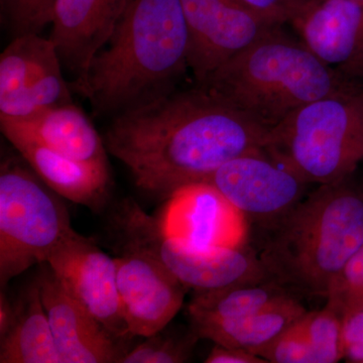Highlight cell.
Wrapping results in <instances>:
<instances>
[{
  "instance_id": "cell-4",
  "label": "cell",
  "mask_w": 363,
  "mask_h": 363,
  "mask_svg": "<svg viewBox=\"0 0 363 363\" xmlns=\"http://www.w3.org/2000/svg\"><path fill=\"white\" fill-rule=\"evenodd\" d=\"M283 26L198 84L267 130L303 105L360 82L327 66Z\"/></svg>"
},
{
  "instance_id": "cell-21",
  "label": "cell",
  "mask_w": 363,
  "mask_h": 363,
  "mask_svg": "<svg viewBox=\"0 0 363 363\" xmlns=\"http://www.w3.org/2000/svg\"><path fill=\"white\" fill-rule=\"evenodd\" d=\"M288 295L290 292L272 279L195 292L188 306L189 319L191 326L240 319L262 311Z\"/></svg>"
},
{
  "instance_id": "cell-5",
  "label": "cell",
  "mask_w": 363,
  "mask_h": 363,
  "mask_svg": "<svg viewBox=\"0 0 363 363\" xmlns=\"http://www.w3.org/2000/svg\"><path fill=\"white\" fill-rule=\"evenodd\" d=\"M264 149L310 185L353 176L363 161V83L296 109L267 131Z\"/></svg>"
},
{
  "instance_id": "cell-22",
  "label": "cell",
  "mask_w": 363,
  "mask_h": 363,
  "mask_svg": "<svg viewBox=\"0 0 363 363\" xmlns=\"http://www.w3.org/2000/svg\"><path fill=\"white\" fill-rule=\"evenodd\" d=\"M300 324L316 363H336L344 359L343 315L327 303L318 311L306 312Z\"/></svg>"
},
{
  "instance_id": "cell-11",
  "label": "cell",
  "mask_w": 363,
  "mask_h": 363,
  "mask_svg": "<svg viewBox=\"0 0 363 363\" xmlns=\"http://www.w3.org/2000/svg\"><path fill=\"white\" fill-rule=\"evenodd\" d=\"M47 264L64 291L114 337H130L117 288L116 259L76 233L50 255Z\"/></svg>"
},
{
  "instance_id": "cell-27",
  "label": "cell",
  "mask_w": 363,
  "mask_h": 363,
  "mask_svg": "<svg viewBox=\"0 0 363 363\" xmlns=\"http://www.w3.org/2000/svg\"><path fill=\"white\" fill-rule=\"evenodd\" d=\"M255 13L279 26L290 23L309 0H238Z\"/></svg>"
},
{
  "instance_id": "cell-9",
  "label": "cell",
  "mask_w": 363,
  "mask_h": 363,
  "mask_svg": "<svg viewBox=\"0 0 363 363\" xmlns=\"http://www.w3.org/2000/svg\"><path fill=\"white\" fill-rule=\"evenodd\" d=\"M62 66L50 38L14 37L0 56V117L23 118L71 104Z\"/></svg>"
},
{
  "instance_id": "cell-7",
  "label": "cell",
  "mask_w": 363,
  "mask_h": 363,
  "mask_svg": "<svg viewBox=\"0 0 363 363\" xmlns=\"http://www.w3.org/2000/svg\"><path fill=\"white\" fill-rule=\"evenodd\" d=\"M126 248L154 257L187 290H219L269 278L259 257L242 247L199 248L168 235L160 223L135 203L123 206L121 220Z\"/></svg>"
},
{
  "instance_id": "cell-23",
  "label": "cell",
  "mask_w": 363,
  "mask_h": 363,
  "mask_svg": "<svg viewBox=\"0 0 363 363\" xmlns=\"http://www.w3.org/2000/svg\"><path fill=\"white\" fill-rule=\"evenodd\" d=\"M164 329L147 337L133 350L124 353L119 363H181L188 362L197 340L194 331L188 335L164 334Z\"/></svg>"
},
{
  "instance_id": "cell-17",
  "label": "cell",
  "mask_w": 363,
  "mask_h": 363,
  "mask_svg": "<svg viewBox=\"0 0 363 363\" xmlns=\"http://www.w3.org/2000/svg\"><path fill=\"white\" fill-rule=\"evenodd\" d=\"M0 128L7 140L25 138L79 161L108 164L104 140L72 102L23 118L0 117Z\"/></svg>"
},
{
  "instance_id": "cell-6",
  "label": "cell",
  "mask_w": 363,
  "mask_h": 363,
  "mask_svg": "<svg viewBox=\"0 0 363 363\" xmlns=\"http://www.w3.org/2000/svg\"><path fill=\"white\" fill-rule=\"evenodd\" d=\"M37 175L4 162L0 171V285L7 284L76 233L63 203Z\"/></svg>"
},
{
  "instance_id": "cell-25",
  "label": "cell",
  "mask_w": 363,
  "mask_h": 363,
  "mask_svg": "<svg viewBox=\"0 0 363 363\" xmlns=\"http://www.w3.org/2000/svg\"><path fill=\"white\" fill-rule=\"evenodd\" d=\"M326 300L343 316L363 307V245L334 279Z\"/></svg>"
},
{
  "instance_id": "cell-30",
  "label": "cell",
  "mask_w": 363,
  "mask_h": 363,
  "mask_svg": "<svg viewBox=\"0 0 363 363\" xmlns=\"http://www.w3.org/2000/svg\"><path fill=\"white\" fill-rule=\"evenodd\" d=\"M16 313V307L11 305V302L7 300L6 294L1 292L0 296V337L6 335L9 331V327L13 323Z\"/></svg>"
},
{
  "instance_id": "cell-3",
  "label": "cell",
  "mask_w": 363,
  "mask_h": 363,
  "mask_svg": "<svg viewBox=\"0 0 363 363\" xmlns=\"http://www.w3.org/2000/svg\"><path fill=\"white\" fill-rule=\"evenodd\" d=\"M267 229L259 259L269 278L286 290L326 298L363 245V192L352 176L318 185Z\"/></svg>"
},
{
  "instance_id": "cell-10",
  "label": "cell",
  "mask_w": 363,
  "mask_h": 363,
  "mask_svg": "<svg viewBox=\"0 0 363 363\" xmlns=\"http://www.w3.org/2000/svg\"><path fill=\"white\" fill-rule=\"evenodd\" d=\"M205 183L216 189L245 218L266 227L293 209L310 186L264 149L234 157Z\"/></svg>"
},
{
  "instance_id": "cell-1",
  "label": "cell",
  "mask_w": 363,
  "mask_h": 363,
  "mask_svg": "<svg viewBox=\"0 0 363 363\" xmlns=\"http://www.w3.org/2000/svg\"><path fill=\"white\" fill-rule=\"evenodd\" d=\"M267 131L197 86L116 114L104 143L136 187L169 198L234 157L264 149Z\"/></svg>"
},
{
  "instance_id": "cell-14",
  "label": "cell",
  "mask_w": 363,
  "mask_h": 363,
  "mask_svg": "<svg viewBox=\"0 0 363 363\" xmlns=\"http://www.w3.org/2000/svg\"><path fill=\"white\" fill-rule=\"evenodd\" d=\"M159 220L168 235L199 248L242 247L247 235L245 215L205 182L171 196Z\"/></svg>"
},
{
  "instance_id": "cell-2",
  "label": "cell",
  "mask_w": 363,
  "mask_h": 363,
  "mask_svg": "<svg viewBox=\"0 0 363 363\" xmlns=\"http://www.w3.org/2000/svg\"><path fill=\"white\" fill-rule=\"evenodd\" d=\"M106 45L83 94L98 112L116 116L171 92L189 68L181 0H125Z\"/></svg>"
},
{
  "instance_id": "cell-29",
  "label": "cell",
  "mask_w": 363,
  "mask_h": 363,
  "mask_svg": "<svg viewBox=\"0 0 363 363\" xmlns=\"http://www.w3.org/2000/svg\"><path fill=\"white\" fill-rule=\"evenodd\" d=\"M206 363H267L266 360L257 357L250 351L240 348L215 344L209 355L205 359Z\"/></svg>"
},
{
  "instance_id": "cell-20",
  "label": "cell",
  "mask_w": 363,
  "mask_h": 363,
  "mask_svg": "<svg viewBox=\"0 0 363 363\" xmlns=\"http://www.w3.org/2000/svg\"><path fill=\"white\" fill-rule=\"evenodd\" d=\"M0 363H61L38 279L23 294L1 337Z\"/></svg>"
},
{
  "instance_id": "cell-26",
  "label": "cell",
  "mask_w": 363,
  "mask_h": 363,
  "mask_svg": "<svg viewBox=\"0 0 363 363\" xmlns=\"http://www.w3.org/2000/svg\"><path fill=\"white\" fill-rule=\"evenodd\" d=\"M267 362L316 363L300 319L257 353Z\"/></svg>"
},
{
  "instance_id": "cell-16",
  "label": "cell",
  "mask_w": 363,
  "mask_h": 363,
  "mask_svg": "<svg viewBox=\"0 0 363 363\" xmlns=\"http://www.w3.org/2000/svg\"><path fill=\"white\" fill-rule=\"evenodd\" d=\"M61 363L119 362L116 337L64 291L51 272L38 279Z\"/></svg>"
},
{
  "instance_id": "cell-18",
  "label": "cell",
  "mask_w": 363,
  "mask_h": 363,
  "mask_svg": "<svg viewBox=\"0 0 363 363\" xmlns=\"http://www.w3.org/2000/svg\"><path fill=\"white\" fill-rule=\"evenodd\" d=\"M9 140L57 195L92 210L104 204L111 182L108 164L79 161L25 138Z\"/></svg>"
},
{
  "instance_id": "cell-8",
  "label": "cell",
  "mask_w": 363,
  "mask_h": 363,
  "mask_svg": "<svg viewBox=\"0 0 363 363\" xmlns=\"http://www.w3.org/2000/svg\"><path fill=\"white\" fill-rule=\"evenodd\" d=\"M188 30V67L198 84L279 25L238 0H181Z\"/></svg>"
},
{
  "instance_id": "cell-28",
  "label": "cell",
  "mask_w": 363,
  "mask_h": 363,
  "mask_svg": "<svg viewBox=\"0 0 363 363\" xmlns=\"http://www.w3.org/2000/svg\"><path fill=\"white\" fill-rule=\"evenodd\" d=\"M344 359L363 363V307L343 316Z\"/></svg>"
},
{
  "instance_id": "cell-15",
  "label": "cell",
  "mask_w": 363,
  "mask_h": 363,
  "mask_svg": "<svg viewBox=\"0 0 363 363\" xmlns=\"http://www.w3.org/2000/svg\"><path fill=\"white\" fill-rule=\"evenodd\" d=\"M125 0H55L50 40L84 94L91 64L114 32Z\"/></svg>"
},
{
  "instance_id": "cell-19",
  "label": "cell",
  "mask_w": 363,
  "mask_h": 363,
  "mask_svg": "<svg viewBox=\"0 0 363 363\" xmlns=\"http://www.w3.org/2000/svg\"><path fill=\"white\" fill-rule=\"evenodd\" d=\"M306 312L307 310L300 301L288 295L250 316L230 321L194 325L191 328L199 338L209 339L219 345L240 348L257 354Z\"/></svg>"
},
{
  "instance_id": "cell-13",
  "label": "cell",
  "mask_w": 363,
  "mask_h": 363,
  "mask_svg": "<svg viewBox=\"0 0 363 363\" xmlns=\"http://www.w3.org/2000/svg\"><path fill=\"white\" fill-rule=\"evenodd\" d=\"M289 25L318 58L363 83V2L309 0Z\"/></svg>"
},
{
  "instance_id": "cell-24",
  "label": "cell",
  "mask_w": 363,
  "mask_h": 363,
  "mask_svg": "<svg viewBox=\"0 0 363 363\" xmlns=\"http://www.w3.org/2000/svg\"><path fill=\"white\" fill-rule=\"evenodd\" d=\"M1 16L16 35L40 33L51 25L55 0H0Z\"/></svg>"
},
{
  "instance_id": "cell-12",
  "label": "cell",
  "mask_w": 363,
  "mask_h": 363,
  "mask_svg": "<svg viewBox=\"0 0 363 363\" xmlns=\"http://www.w3.org/2000/svg\"><path fill=\"white\" fill-rule=\"evenodd\" d=\"M117 288L130 337H150L180 312L187 289L147 253L125 248L117 257Z\"/></svg>"
}]
</instances>
